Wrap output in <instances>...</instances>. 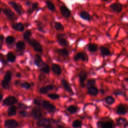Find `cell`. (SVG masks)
<instances>
[{
    "label": "cell",
    "instance_id": "1",
    "mask_svg": "<svg viewBox=\"0 0 128 128\" xmlns=\"http://www.w3.org/2000/svg\"><path fill=\"white\" fill-rule=\"evenodd\" d=\"M27 42L31 47L33 48L35 51L39 53H41L43 52V48L42 46L35 39H30Z\"/></svg>",
    "mask_w": 128,
    "mask_h": 128
},
{
    "label": "cell",
    "instance_id": "2",
    "mask_svg": "<svg viewBox=\"0 0 128 128\" xmlns=\"http://www.w3.org/2000/svg\"><path fill=\"white\" fill-rule=\"evenodd\" d=\"M4 14L6 16V17L11 21H13L16 19L15 14L11 10L8 8H5L3 10Z\"/></svg>",
    "mask_w": 128,
    "mask_h": 128
},
{
    "label": "cell",
    "instance_id": "3",
    "mask_svg": "<svg viewBox=\"0 0 128 128\" xmlns=\"http://www.w3.org/2000/svg\"><path fill=\"white\" fill-rule=\"evenodd\" d=\"M37 125L39 127L44 128H52L51 122L47 119H42L37 122Z\"/></svg>",
    "mask_w": 128,
    "mask_h": 128
},
{
    "label": "cell",
    "instance_id": "4",
    "mask_svg": "<svg viewBox=\"0 0 128 128\" xmlns=\"http://www.w3.org/2000/svg\"><path fill=\"white\" fill-rule=\"evenodd\" d=\"M128 112L127 109L124 105L120 104L117 105L116 108V113L117 115H125Z\"/></svg>",
    "mask_w": 128,
    "mask_h": 128
},
{
    "label": "cell",
    "instance_id": "5",
    "mask_svg": "<svg viewBox=\"0 0 128 128\" xmlns=\"http://www.w3.org/2000/svg\"><path fill=\"white\" fill-rule=\"evenodd\" d=\"M61 15L66 18H69L71 16V11L65 6L62 5L60 7Z\"/></svg>",
    "mask_w": 128,
    "mask_h": 128
},
{
    "label": "cell",
    "instance_id": "6",
    "mask_svg": "<svg viewBox=\"0 0 128 128\" xmlns=\"http://www.w3.org/2000/svg\"><path fill=\"white\" fill-rule=\"evenodd\" d=\"M17 99L14 96H9L6 98L4 100V103L7 106H11L17 103Z\"/></svg>",
    "mask_w": 128,
    "mask_h": 128
},
{
    "label": "cell",
    "instance_id": "7",
    "mask_svg": "<svg viewBox=\"0 0 128 128\" xmlns=\"http://www.w3.org/2000/svg\"><path fill=\"white\" fill-rule=\"evenodd\" d=\"M32 116L34 119H39L42 116V114L40 109L38 108H34L32 111Z\"/></svg>",
    "mask_w": 128,
    "mask_h": 128
},
{
    "label": "cell",
    "instance_id": "8",
    "mask_svg": "<svg viewBox=\"0 0 128 128\" xmlns=\"http://www.w3.org/2000/svg\"><path fill=\"white\" fill-rule=\"evenodd\" d=\"M98 126L100 127L101 128H113V123L109 121H105L103 122H98Z\"/></svg>",
    "mask_w": 128,
    "mask_h": 128
},
{
    "label": "cell",
    "instance_id": "9",
    "mask_svg": "<svg viewBox=\"0 0 128 128\" xmlns=\"http://www.w3.org/2000/svg\"><path fill=\"white\" fill-rule=\"evenodd\" d=\"M42 104H43V107L49 112L53 113V112H54L56 110L55 107L54 105H53L52 104H50L48 101H43Z\"/></svg>",
    "mask_w": 128,
    "mask_h": 128
},
{
    "label": "cell",
    "instance_id": "10",
    "mask_svg": "<svg viewBox=\"0 0 128 128\" xmlns=\"http://www.w3.org/2000/svg\"><path fill=\"white\" fill-rule=\"evenodd\" d=\"M87 75H88L87 72L85 70L81 71V72H80L79 74L80 84L81 85V86H82V87H84V82L87 78Z\"/></svg>",
    "mask_w": 128,
    "mask_h": 128
},
{
    "label": "cell",
    "instance_id": "11",
    "mask_svg": "<svg viewBox=\"0 0 128 128\" xmlns=\"http://www.w3.org/2000/svg\"><path fill=\"white\" fill-rule=\"evenodd\" d=\"M110 8L114 12L120 13L122 11L123 6L119 3H114L110 6Z\"/></svg>",
    "mask_w": 128,
    "mask_h": 128
},
{
    "label": "cell",
    "instance_id": "12",
    "mask_svg": "<svg viewBox=\"0 0 128 128\" xmlns=\"http://www.w3.org/2000/svg\"><path fill=\"white\" fill-rule=\"evenodd\" d=\"M5 126L8 128H15L18 127V124L14 120H7L5 122Z\"/></svg>",
    "mask_w": 128,
    "mask_h": 128
},
{
    "label": "cell",
    "instance_id": "13",
    "mask_svg": "<svg viewBox=\"0 0 128 128\" xmlns=\"http://www.w3.org/2000/svg\"><path fill=\"white\" fill-rule=\"evenodd\" d=\"M9 5L10 6H12V7L15 10V11L18 13L19 14V15H21V14H22V8L21 7V6L16 3V2H13V1H11L9 3Z\"/></svg>",
    "mask_w": 128,
    "mask_h": 128
},
{
    "label": "cell",
    "instance_id": "14",
    "mask_svg": "<svg viewBox=\"0 0 128 128\" xmlns=\"http://www.w3.org/2000/svg\"><path fill=\"white\" fill-rule=\"evenodd\" d=\"M12 28L14 30L19 31V32H23L24 30L25 26L23 24L21 23H16L12 24Z\"/></svg>",
    "mask_w": 128,
    "mask_h": 128
},
{
    "label": "cell",
    "instance_id": "15",
    "mask_svg": "<svg viewBox=\"0 0 128 128\" xmlns=\"http://www.w3.org/2000/svg\"><path fill=\"white\" fill-rule=\"evenodd\" d=\"M87 59V56L85 53L83 52H79L77 53L74 57V60L75 61L82 60V61H86Z\"/></svg>",
    "mask_w": 128,
    "mask_h": 128
},
{
    "label": "cell",
    "instance_id": "16",
    "mask_svg": "<svg viewBox=\"0 0 128 128\" xmlns=\"http://www.w3.org/2000/svg\"><path fill=\"white\" fill-rule=\"evenodd\" d=\"M62 83L63 86L64 87V89H65V90L66 91H67L68 93H69L70 94L73 95L74 93H73V92L72 91V89H71V87L70 86L69 83L67 82V81H66L65 80L63 79L62 81Z\"/></svg>",
    "mask_w": 128,
    "mask_h": 128
},
{
    "label": "cell",
    "instance_id": "17",
    "mask_svg": "<svg viewBox=\"0 0 128 128\" xmlns=\"http://www.w3.org/2000/svg\"><path fill=\"white\" fill-rule=\"evenodd\" d=\"M80 16L82 19L86 21H90L91 19L90 14L86 11H81L80 14Z\"/></svg>",
    "mask_w": 128,
    "mask_h": 128
},
{
    "label": "cell",
    "instance_id": "18",
    "mask_svg": "<svg viewBox=\"0 0 128 128\" xmlns=\"http://www.w3.org/2000/svg\"><path fill=\"white\" fill-rule=\"evenodd\" d=\"M57 38H58V41L60 45L62 46H66L68 45V42L67 40L64 38L62 34L58 35Z\"/></svg>",
    "mask_w": 128,
    "mask_h": 128
},
{
    "label": "cell",
    "instance_id": "19",
    "mask_svg": "<svg viewBox=\"0 0 128 128\" xmlns=\"http://www.w3.org/2000/svg\"><path fill=\"white\" fill-rule=\"evenodd\" d=\"M88 89V94L90 95L96 96L99 93V90L98 88L95 86L91 87Z\"/></svg>",
    "mask_w": 128,
    "mask_h": 128
},
{
    "label": "cell",
    "instance_id": "20",
    "mask_svg": "<svg viewBox=\"0 0 128 128\" xmlns=\"http://www.w3.org/2000/svg\"><path fill=\"white\" fill-rule=\"evenodd\" d=\"M53 72L57 75H60L62 73V69L58 65L54 64L52 67Z\"/></svg>",
    "mask_w": 128,
    "mask_h": 128
},
{
    "label": "cell",
    "instance_id": "21",
    "mask_svg": "<svg viewBox=\"0 0 128 128\" xmlns=\"http://www.w3.org/2000/svg\"><path fill=\"white\" fill-rule=\"evenodd\" d=\"M100 50L101 54L103 56H108L111 55V52L110 50L105 46H101L100 47Z\"/></svg>",
    "mask_w": 128,
    "mask_h": 128
},
{
    "label": "cell",
    "instance_id": "22",
    "mask_svg": "<svg viewBox=\"0 0 128 128\" xmlns=\"http://www.w3.org/2000/svg\"><path fill=\"white\" fill-rule=\"evenodd\" d=\"M46 4L47 7L49 10L52 12H55L56 11V7L53 2L49 1V0H47L46 2Z\"/></svg>",
    "mask_w": 128,
    "mask_h": 128
},
{
    "label": "cell",
    "instance_id": "23",
    "mask_svg": "<svg viewBox=\"0 0 128 128\" xmlns=\"http://www.w3.org/2000/svg\"><path fill=\"white\" fill-rule=\"evenodd\" d=\"M54 28L56 30L58 31H63L64 30V27L63 25L60 22H56L55 23Z\"/></svg>",
    "mask_w": 128,
    "mask_h": 128
},
{
    "label": "cell",
    "instance_id": "24",
    "mask_svg": "<svg viewBox=\"0 0 128 128\" xmlns=\"http://www.w3.org/2000/svg\"><path fill=\"white\" fill-rule=\"evenodd\" d=\"M98 45L95 44H90L88 45V50L90 52H96L98 50Z\"/></svg>",
    "mask_w": 128,
    "mask_h": 128
},
{
    "label": "cell",
    "instance_id": "25",
    "mask_svg": "<svg viewBox=\"0 0 128 128\" xmlns=\"http://www.w3.org/2000/svg\"><path fill=\"white\" fill-rule=\"evenodd\" d=\"M105 101L107 104H108L109 105H111L115 102V99L112 96H109L106 97L105 98Z\"/></svg>",
    "mask_w": 128,
    "mask_h": 128
},
{
    "label": "cell",
    "instance_id": "26",
    "mask_svg": "<svg viewBox=\"0 0 128 128\" xmlns=\"http://www.w3.org/2000/svg\"><path fill=\"white\" fill-rule=\"evenodd\" d=\"M35 62L37 66L40 67L43 64V60L39 55H36L35 57Z\"/></svg>",
    "mask_w": 128,
    "mask_h": 128
},
{
    "label": "cell",
    "instance_id": "27",
    "mask_svg": "<svg viewBox=\"0 0 128 128\" xmlns=\"http://www.w3.org/2000/svg\"><path fill=\"white\" fill-rule=\"evenodd\" d=\"M31 34H32V32L31 30H27L23 34V38H24V40L28 42L31 39L30 37H31Z\"/></svg>",
    "mask_w": 128,
    "mask_h": 128
},
{
    "label": "cell",
    "instance_id": "28",
    "mask_svg": "<svg viewBox=\"0 0 128 128\" xmlns=\"http://www.w3.org/2000/svg\"><path fill=\"white\" fill-rule=\"evenodd\" d=\"M17 112V109L16 107L13 106L9 108V109L8 111V114L9 116H13L16 115Z\"/></svg>",
    "mask_w": 128,
    "mask_h": 128
},
{
    "label": "cell",
    "instance_id": "29",
    "mask_svg": "<svg viewBox=\"0 0 128 128\" xmlns=\"http://www.w3.org/2000/svg\"><path fill=\"white\" fill-rule=\"evenodd\" d=\"M16 47L20 50H23L25 49L26 47L25 43L23 41H19L17 43Z\"/></svg>",
    "mask_w": 128,
    "mask_h": 128
},
{
    "label": "cell",
    "instance_id": "30",
    "mask_svg": "<svg viewBox=\"0 0 128 128\" xmlns=\"http://www.w3.org/2000/svg\"><path fill=\"white\" fill-rule=\"evenodd\" d=\"M7 57L8 60L10 62H13L16 60V56L12 52H9L7 55Z\"/></svg>",
    "mask_w": 128,
    "mask_h": 128
},
{
    "label": "cell",
    "instance_id": "31",
    "mask_svg": "<svg viewBox=\"0 0 128 128\" xmlns=\"http://www.w3.org/2000/svg\"><path fill=\"white\" fill-rule=\"evenodd\" d=\"M96 79H90L88 81L86 86L88 88H90L93 86H95V85H96Z\"/></svg>",
    "mask_w": 128,
    "mask_h": 128
},
{
    "label": "cell",
    "instance_id": "32",
    "mask_svg": "<svg viewBox=\"0 0 128 128\" xmlns=\"http://www.w3.org/2000/svg\"><path fill=\"white\" fill-rule=\"evenodd\" d=\"M15 41V39L14 38V37L11 36H9L6 38V43L9 45H11L13 43H14Z\"/></svg>",
    "mask_w": 128,
    "mask_h": 128
},
{
    "label": "cell",
    "instance_id": "33",
    "mask_svg": "<svg viewBox=\"0 0 128 128\" xmlns=\"http://www.w3.org/2000/svg\"><path fill=\"white\" fill-rule=\"evenodd\" d=\"M68 111L69 112H70L71 114H75L78 111V108L75 106L72 105L70 106L68 108Z\"/></svg>",
    "mask_w": 128,
    "mask_h": 128
},
{
    "label": "cell",
    "instance_id": "34",
    "mask_svg": "<svg viewBox=\"0 0 128 128\" xmlns=\"http://www.w3.org/2000/svg\"><path fill=\"white\" fill-rule=\"evenodd\" d=\"M39 3L37 2H35L34 3H33L32 5V9H29L28 10V12L30 13H32L34 10H38V7H39Z\"/></svg>",
    "mask_w": 128,
    "mask_h": 128
},
{
    "label": "cell",
    "instance_id": "35",
    "mask_svg": "<svg viewBox=\"0 0 128 128\" xmlns=\"http://www.w3.org/2000/svg\"><path fill=\"white\" fill-rule=\"evenodd\" d=\"M58 53L61 54V55L65 56V57H67L69 55V52L67 50L65 49H60L58 51Z\"/></svg>",
    "mask_w": 128,
    "mask_h": 128
},
{
    "label": "cell",
    "instance_id": "36",
    "mask_svg": "<svg viewBox=\"0 0 128 128\" xmlns=\"http://www.w3.org/2000/svg\"><path fill=\"white\" fill-rule=\"evenodd\" d=\"M72 125L74 128H78L81 127L82 125V123L80 120H75V121H74Z\"/></svg>",
    "mask_w": 128,
    "mask_h": 128
},
{
    "label": "cell",
    "instance_id": "37",
    "mask_svg": "<svg viewBox=\"0 0 128 128\" xmlns=\"http://www.w3.org/2000/svg\"><path fill=\"white\" fill-rule=\"evenodd\" d=\"M2 86L3 88L5 89H9L10 88L9 82L7 81L5 79L2 81Z\"/></svg>",
    "mask_w": 128,
    "mask_h": 128
},
{
    "label": "cell",
    "instance_id": "38",
    "mask_svg": "<svg viewBox=\"0 0 128 128\" xmlns=\"http://www.w3.org/2000/svg\"><path fill=\"white\" fill-rule=\"evenodd\" d=\"M12 78V74L11 72L10 71H8L6 73L5 75V80H6L8 82H9L11 81Z\"/></svg>",
    "mask_w": 128,
    "mask_h": 128
},
{
    "label": "cell",
    "instance_id": "39",
    "mask_svg": "<svg viewBox=\"0 0 128 128\" xmlns=\"http://www.w3.org/2000/svg\"><path fill=\"white\" fill-rule=\"evenodd\" d=\"M41 71L45 73H49L50 72V68L47 65H45L43 66L41 69Z\"/></svg>",
    "mask_w": 128,
    "mask_h": 128
},
{
    "label": "cell",
    "instance_id": "40",
    "mask_svg": "<svg viewBox=\"0 0 128 128\" xmlns=\"http://www.w3.org/2000/svg\"><path fill=\"white\" fill-rule=\"evenodd\" d=\"M21 86L22 88L26 89H29L31 87V85L28 82H25L21 84Z\"/></svg>",
    "mask_w": 128,
    "mask_h": 128
},
{
    "label": "cell",
    "instance_id": "41",
    "mask_svg": "<svg viewBox=\"0 0 128 128\" xmlns=\"http://www.w3.org/2000/svg\"><path fill=\"white\" fill-rule=\"evenodd\" d=\"M48 97L53 100H56L59 98V95L56 94H49L48 95Z\"/></svg>",
    "mask_w": 128,
    "mask_h": 128
},
{
    "label": "cell",
    "instance_id": "42",
    "mask_svg": "<svg viewBox=\"0 0 128 128\" xmlns=\"http://www.w3.org/2000/svg\"><path fill=\"white\" fill-rule=\"evenodd\" d=\"M113 94L116 96H119V95H124V92L121 90L119 89L115 90L113 92Z\"/></svg>",
    "mask_w": 128,
    "mask_h": 128
},
{
    "label": "cell",
    "instance_id": "43",
    "mask_svg": "<svg viewBox=\"0 0 128 128\" xmlns=\"http://www.w3.org/2000/svg\"><path fill=\"white\" fill-rule=\"evenodd\" d=\"M48 90L47 89V87H42L40 89V92L41 93V94H46L48 93Z\"/></svg>",
    "mask_w": 128,
    "mask_h": 128
},
{
    "label": "cell",
    "instance_id": "44",
    "mask_svg": "<svg viewBox=\"0 0 128 128\" xmlns=\"http://www.w3.org/2000/svg\"><path fill=\"white\" fill-rule=\"evenodd\" d=\"M117 123H119V124H125V123L127 122V120L123 118H119V119H117Z\"/></svg>",
    "mask_w": 128,
    "mask_h": 128
},
{
    "label": "cell",
    "instance_id": "45",
    "mask_svg": "<svg viewBox=\"0 0 128 128\" xmlns=\"http://www.w3.org/2000/svg\"><path fill=\"white\" fill-rule=\"evenodd\" d=\"M19 113H20V115H21L22 117H24V118L26 117L27 116V112L26 111H21Z\"/></svg>",
    "mask_w": 128,
    "mask_h": 128
},
{
    "label": "cell",
    "instance_id": "46",
    "mask_svg": "<svg viewBox=\"0 0 128 128\" xmlns=\"http://www.w3.org/2000/svg\"><path fill=\"white\" fill-rule=\"evenodd\" d=\"M19 107L22 109H26L27 108V107L26 105H25L23 104H21V103L19 104Z\"/></svg>",
    "mask_w": 128,
    "mask_h": 128
},
{
    "label": "cell",
    "instance_id": "47",
    "mask_svg": "<svg viewBox=\"0 0 128 128\" xmlns=\"http://www.w3.org/2000/svg\"><path fill=\"white\" fill-rule=\"evenodd\" d=\"M46 87L48 90V91H51L54 89V87L52 86V85H48L47 86H46Z\"/></svg>",
    "mask_w": 128,
    "mask_h": 128
},
{
    "label": "cell",
    "instance_id": "48",
    "mask_svg": "<svg viewBox=\"0 0 128 128\" xmlns=\"http://www.w3.org/2000/svg\"><path fill=\"white\" fill-rule=\"evenodd\" d=\"M34 103L37 105H39V106L41 105V102H40L39 100H35Z\"/></svg>",
    "mask_w": 128,
    "mask_h": 128
},
{
    "label": "cell",
    "instance_id": "49",
    "mask_svg": "<svg viewBox=\"0 0 128 128\" xmlns=\"http://www.w3.org/2000/svg\"><path fill=\"white\" fill-rule=\"evenodd\" d=\"M31 2H30V1H27V2H26V5H27V6H31Z\"/></svg>",
    "mask_w": 128,
    "mask_h": 128
},
{
    "label": "cell",
    "instance_id": "50",
    "mask_svg": "<svg viewBox=\"0 0 128 128\" xmlns=\"http://www.w3.org/2000/svg\"><path fill=\"white\" fill-rule=\"evenodd\" d=\"M2 98H3V95L1 94V92H0V101H1V100H2Z\"/></svg>",
    "mask_w": 128,
    "mask_h": 128
},
{
    "label": "cell",
    "instance_id": "51",
    "mask_svg": "<svg viewBox=\"0 0 128 128\" xmlns=\"http://www.w3.org/2000/svg\"><path fill=\"white\" fill-rule=\"evenodd\" d=\"M21 74L20 73H17V74H16V76L17 77H20V76H21Z\"/></svg>",
    "mask_w": 128,
    "mask_h": 128
},
{
    "label": "cell",
    "instance_id": "52",
    "mask_svg": "<svg viewBox=\"0 0 128 128\" xmlns=\"http://www.w3.org/2000/svg\"><path fill=\"white\" fill-rule=\"evenodd\" d=\"M1 13H2V9H1V7H0V14H1Z\"/></svg>",
    "mask_w": 128,
    "mask_h": 128
},
{
    "label": "cell",
    "instance_id": "53",
    "mask_svg": "<svg viewBox=\"0 0 128 128\" xmlns=\"http://www.w3.org/2000/svg\"><path fill=\"white\" fill-rule=\"evenodd\" d=\"M102 1H103L104 2H107V1H109V0H102Z\"/></svg>",
    "mask_w": 128,
    "mask_h": 128
},
{
    "label": "cell",
    "instance_id": "54",
    "mask_svg": "<svg viewBox=\"0 0 128 128\" xmlns=\"http://www.w3.org/2000/svg\"></svg>",
    "mask_w": 128,
    "mask_h": 128
}]
</instances>
